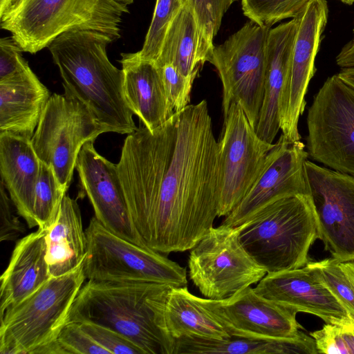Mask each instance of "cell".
<instances>
[{
    "mask_svg": "<svg viewBox=\"0 0 354 354\" xmlns=\"http://www.w3.org/2000/svg\"><path fill=\"white\" fill-rule=\"evenodd\" d=\"M133 223L162 254L192 249L218 214L219 144L203 100L125 138L117 164Z\"/></svg>",
    "mask_w": 354,
    "mask_h": 354,
    "instance_id": "6da1fadb",
    "label": "cell"
},
{
    "mask_svg": "<svg viewBox=\"0 0 354 354\" xmlns=\"http://www.w3.org/2000/svg\"><path fill=\"white\" fill-rule=\"evenodd\" d=\"M171 287L153 281L88 280L80 290L67 323H91L112 329L145 354H174L175 339L165 317Z\"/></svg>",
    "mask_w": 354,
    "mask_h": 354,
    "instance_id": "7a4b0ae2",
    "label": "cell"
},
{
    "mask_svg": "<svg viewBox=\"0 0 354 354\" xmlns=\"http://www.w3.org/2000/svg\"><path fill=\"white\" fill-rule=\"evenodd\" d=\"M107 35L88 30L62 33L48 46L63 80L64 93L84 104L111 132L137 127L124 95V73L109 61Z\"/></svg>",
    "mask_w": 354,
    "mask_h": 354,
    "instance_id": "3957f363",
    "label": "cell"
},
{
    "mask_svg": "<svg viewBox=\"0 0 354 354\" xmlns=\"http://www.w3.org/2000/svg\"><path fill=\"white\" fill-rule=\"evenodd\" d=\"M240 241L267 273L301 268L320 238L310 195H291L266 205L240 225Z\"/></svg>",
    "mask_w": 354,
    "mask_h": 354,
    "instance_id": "277c9868",
    "label": "cell"
},
{
    "mask_svg": "<svg viewBox=\"0 0 354 354\" xmlns=\"http://www.w3.org/2000/svg\"><path fill=\"white\" fill-rule=\"evenodd\" d=\"M127 6L115 0H19L0 15L1 28L12 34L23 52L35 54L59 35L88 30L120 37Z\"/></svg>",
    "mask_w": 354,
    "mask_h": 354,
    "instance_id": "5b68a950",
    "label": "cell"
},
{
    "mask_svg": "<svg viewBox=\"0 0 354 354\" xmlns=\"http://www.w3.org/2000/svg\"><path fill=\"white\" fill-rule=\"evenodd\" d=\"M85 279L83 263L7 308L0 315V353L37 354L56 341Z\"/></svg>",
    "mask_w": 354,
    "mask_h": 354,
    "instance_id": "8992f818",
    "label": "cell"
},
{
    "mask_svg": "<svg viewBox=\"0 0 354 354\" xmlns=\"http://www.w3.org/2000/svg\"><path fill=\"white\" fill-rule=\"evenodd\" d=\"M86 279L100 281H144L187 286L186 269L157 251L123 239L93 217L85 230Z\"/></svg>",
    "mask_w": 354,
    "mask_h": 354,
    "instance_id": "52a82bcc",
    "label": "cell"
},
{
    "mask_svg": "<svg viewBox=\"0 0 354 354\" xmlns=\"http://www.w3.org/2000/svg\"><path fill=\"white\" fill-rule=\"evenodd\" d=\"M270 28L250 20L223 44L214 46L207 61L215 66L222 83L223 115L236 103L255 130L263 100Z\"/></svg>",
    "mask_w": 354,
    "mask_h": 354,
    "instance_id": "ba28073f",
    "label": "cell"
},
{
    "mask_svg": "<svg viewBox=\"0 0 354 354\" xmlns=\"http://www.w3.org/2000/svg\"><path fill=\"white\" fill-rule=\"evenodd\" d=\"M106 132L110 129L79 100L66 93H54L30 141L40 161L53 168L68 190L82 147Z\"/></svg>",
    "mask_w": 354,
    "mask_h": 354,
    "instance_id": "9c48e42d",
    "label": "cell"
},
{
    "mask_svg": "<svg viewBox=\"0 0 354 354\" xmlns=\"http://www.w3.org/2000/svg\"><path fill=\"white\" fill-rule=\"evenodd\" d=\"M240 230V225L222 223L212 227L191 249L189 276L207 299H227L259 282L267 273L243 247Z\"/></svg>",
    "mask_w": 354,
    "mask_h": 354,
    "instance_id": "30bf717a",
    "label": "cell"
},
{
    "mask_svg": "<svg viewBox=\"0 0 354 354\" xmlns=\"http://www.w3.org/2000/svg\"><path fill=\"white\" fill-rule=\"evenodd\" d=\"M306 121L308 156L354 177V88L337 74L328 77L313 97Z\"/></svg>",
    "mask_w": 354,
    "mask_h": 354,
    "instance_id": "8fae6325",
    "label": "cell"
},
{
    "mask_svg": "<svg viewBox=\"0 0 354 354\" xmlns=\"http://www.w3.org/2000/svg\"><path fill=\"white\" fill-rule=\"evenodd\" d=\"M219 144L218 216H225L241 201L259 177L274 143L261 139L242 108L232 103L224 115Z\"/></svg>",
    "mask_w": 354,
    "mask_h": 354,
    "instance_id": "7c38bea8",
    "label": "cell"
},
{
    "mask_svg": "<svg viewBox=\"0 0 354 354\" xmlns=\"http://www.w3.org/2000/svg\"><path fill=\"white\" fill-rule=\"evenodd\" d=\"M305 172L319 239L333 258L354 260V177L308 160Z\"/></svg>",
    "mask_w": 354,
    "mask_h": 354,
    "instance_id": "4fadbf2b",
    "label": "cell"
},
{
    "mask_svg": "<svg viewBox=\"0 0 354 354\" xmlns=\"http://www.w3.org/2000/svg\"><path fill=\"white\" fill-rule=\"evenodd\" d=\"M328 17L326 0H310L297 17L290 68L279 103L280 129L288 140H301L299 120L306 108L310 81L316 72L315 57Z\"/></svg>",
    "mask_w": 354,
    "mask_h": 354,
    "instance_id": "5bb4252c",
    "label": "cell"
},
{
    "mask_svg": "<svg viewBox=\"0 0 354 354\" xmlns=\"http://www.w3.org/2000/svg\"><path fill=\"white\" fill-rule=\"evenodd\" d=\"M305 147L301 140H288L281 133L269 151L259 177L222 224L236 227L274 201L309 195L305 172L308 153Z\"/></svg>",
    "mask_w": 354,
    "mask_h": 354,
    "instance_id": "9a60e30c",
    "label": "cell"
},
{
    "mask_svg": "<svg viewBox=\"0 0 354 354\" xmlns=\"http://www.w3.org/2000/svg\"><path fill=\"white\" fill-rule=\"evenodd\" d=\"M203 303L232 337L288 339L303 328L297 310L265 299L250 286L227 299H203Z\"/></svg>",
    "mask_w": 354,
    "mask_h": 354,
    "instance_id": "2e32d148",
    "label": "cell"
},
{
    "mask_svg": "<svg viewBox=\"0 0 354 354\" xmlns=\"http://www.w3.org/2000/svg\"><path fill=\"white\" fill-rule=\"evenodd\" d=\"M93 142L91 140L83 145L75 169L82 190L87 195L95 218L118 236L147 246L131 219L117 165L102 156Z\"/></svg>",
    "mask_w": 354,
    "mask_h": 354,
    "instance_id": "e0dca14e",
    "label": "cell"
},
{
    "mask_svg": "<svg viewBox=\"0 0 354 354\" xmlns=\"http://www.w3.org/2000/svg\"><path fill=\"white\" fill-rule=\"evenodd\" d=\"M254 290L266 299L316 315L326 324H354V319L308 263L297 269L267 273Z\"/></svg>",
    "mask_w": 354,
    "mask_h": 354,
    "instance_id": "ac0fdd59",
    "label": "cell"
},
{
    "mask_svg": "<svg viewBox=\"0 0 354 354\" xmlns=\"http://www.w3.org/2000/svg\"><path fill=\"white\" fill-rule=\"evenodd\" d=\"M297 28L296 17L270 28L268 35L264 95L256 131L268 143H273L280 129V99L290 68Z\"/></svg>",
    "mask_w": 354,
    "mask_h": 354,
    "instance_id": "d6986e66",
    "label": "cell"
},
{
    "mask_svg": "<svg viewBox=\"0 0 354 354\" xmlns=\"http://www.w3.org/2000/svg\"><path fill=\"white\" fill-rule=\"evenodd\" d=\"M50 96L30 66L0 81V133L31 140Z\"/></svg>",
    "mask_w": 354,
    "mask_h": 354,
    "instance_id": "ffe728a7",
    "label": "cell"
},
{
    "mask_svg": "<svg viewBox=\"0 0 354 354\" xmlns=\"http://www.w3.org/2000/svg\"><path fill=\"white\" fill-rule=\"evenodd\" d=\"M121 57L125 100L133 113L153 131L175 113L169 107L159 70L138 52L122 53Z\"/></svg>",
    "mask_w": 354,
    "mask_h": 354,
    "instance_id": "44dd1931",
    "label": "cell"
},
{
    "mask_svg": "<svg viewBox=\"0 0 354 354\" xmlns=\"http://www.w3.org/2000/svg\"><path fill=\"white\" fill-rule=\"evenodd\" d=\"M47 230L38 229L16 243L8 267L0 279V315L50 278L46 259Z\"/></svg>",
    "mask_w": 354,
    "mask_h": 354,
    "instance_id": "7402d4cb",
    "label": "cell"
},
{
    "mask_svg": "<svg viewBox=\"0 0 354 354\" xmlns=\"http://www.w3.org/2000/svg\"><path fill=\"white\" fill-rule=\"evenodd\" d=\"M40 167L30 140L0 133L1 180L18 214L30 228Z\"/></svg>",
    "mask_w": 354,
    "mask_h": 354,
    "instance_id": "603a6c76",
    "label": "cell"
},
{
    "mask_svg": "<svg viewBox=\"0 0 354 354\" xmlns=\"http://www.w3.org/2000/svg\"><path fill=\"white\" fill-rule=\"evenodd\" d=\"M46 259L50 277L66 274L82 265L87 239L77 201L66 194L57 216L46 235Z\"/></svg>",
    "mask_w": 354,
    "mask_h": 354,
    "instance_id": "cb8c5ba5",
    "label": "cell"
},
{
    "mask_svg": "<svg viewBox=\"0 0 354 354\" xmlns=\"http://www.w3.org/2000/svg\"><path fill=\"white\" fill-rule=\"evenodd\" d=\"M214 46L202 37L194 11L185 0L167 30L154 63L157 66L171 64L194 81Z\"/></svg>",
    "mask_w": 354,
    "mask_h": 354,
    "instance_id": "d4e9b609",
    "label": "cell"
},
{
    "mask_svg": "<svg viewBox=\"0 0 354 354\" xmlns=\"http://www.w3.org/2000/svg\"><path fill=\"white\" fill-rule=\"evenodd\" d=\"M167 330L174 339H225L231 337L223 326L187 286H172L165 310Z\"/></svg>",
    "mask_w": 354,
    "mask_h": 354,
    "instance_id": "484cf974",
    "label": "cell"
},
{
    "mask_svg": "<svg viewBox=\"0 0 354 354\" xmlns=\"http://www.w3.org/2000/svg\"><path fill=\"white\" fill-rule=\"evenodd\" d=\"M317 354L315 339L299 331L292 338L265 339L231 337L225 339H175L174 354Z\"/></svg>",
    "mask_w": 354,
    "mask_h": 354,
    "instance_id": "4316f807",
    "label": "cell"
},
{
    "mask_svg": "<svg viewBox=\"0 0 354 354\" xmlns=\"http://www.w3.org/2000/svg\"><path fill=\"white\" fill-rule=\"evenodd\" d=\"M66 189L59 182L53 168L41 162L36 185L32 222L30 228L48 230L55 222Z\"/></svg>",
    "mask_w": 354,
    "mask_h": 354,
    "instance_id": "83f0119b",
    "label": "cell"
},
{
    "mask_svg": "<svg viewBox=\"0 0 354 354\" xmlns=\"http://www.w3.org/2000/svg\"><path fill=\"white\" fill-rule=\"evenodd\" d=\"M310 0H241L245 17L263 27L296 18Z\"/></svg>",
    "mask_w": 354,
    "mask_h": 354,
    "instance_id": "f1b7e54d",
    "label": "cell"
},
{
    "mask_svg": "<svg viewBox=\"0 0 354 354\" xmlns=\"http://www.w3.org/2000/svg\"><path fill=\"white\" fill-rule=\"evenodd\" d=\"M185 2V0H156L142 48L138 52L140 58L153 62L157 60L167 30Z\"/></svg>",
    "mask_w": 354,
    "mask_h": 354,
    "instance_id": "f546056e",
    "label": "cell"
},
{
    "mask_svg": "<svg viewBox=\"0 0 354 354\" xmlns=\"http://www.w3.org/2000/svg\"><path fill=\"white\" fill-rule=\"evenodd\" d=\"M307 263L316 271L322 282L354 319V286L339 261L332 257Z\"/></svg>",
    "mask_w": 354,
    "mask_h": 354,
    "instance_id": "4dcf8cb0",
    "label": "cell"
},
{
    "mask_svg": "<svg viewBox=\"0 0 354 354\" xmlns=\"http://www.w3.org/2000/svg\"><path fill=\"white\" fill-rule=\"evenodd\" d=\"M238 0H186L192 7L202 37L210 46L220 29L224 14Z\"/></svg>",
    "mask_w": 354,
    "mask_h": 354,
    "instance_id": "1f68e13d",
    "label": "cell"
},
{
    "mask_svg": "<svg viewBox=\"0 0 354 354\" xmlns=\"http://www.w3.org/2000/svg\"><path fill=\"white\" fill-rule=\"evenodd\" d=\"M157 67L171 110L174 113L181 111L190 104V94L194 81L184 76L171 64H165Z\"/></svg>",
    "mask_w": 354,
    "mask_h": 354,
    "instance_id": "d6a6232c",
    "label": "cell"
},
{
    "mask_svg": "<svg viewBox=\"0 0 354 354\" xmlns=\"http://www.w3.org/2000/svg\"><path fill=\"white\" fill-rule=\"evenodd\" d=\"M57 341L64 353L110 354L107 350L97 344L78 322L66 323L61 330Z\"/></svg>",
    "mask_w": 354,
    "mask_h": 354,
    "instance_id": "836d02e7",
    "label": "cell"
},
{
    "mask_svg": "<svg viewBox=\"0 0 354 354\" xmlns=\"http://www.w3.org/2000/svg\"><path fill=\"white\" fill-rule=\"evenodd\" d=\"M80 324L82 329L110 354H145L136 344L112 329L91 323Z\"/></svg>",
    "mask_w": 354,
    "mask_h": 354,
    "instance_id": "e575fe53",
    "label": "cell"
},
{
    "mask_svg": "<svg viewBox=\"0 0 354 354\" xmlns=\"http://www.w3.org/2000/svg\"><path fill=\"white\" fill-rule=\"evenodd\" d=\"M3 183H0V240L1 241H15L26 229L25 225L15 214L13 203L6 191Z\"/></svg>",
    "mask_w": 354,
    "mask_h": 354,
    "instance_id": "d590c367",
    "label": "cell"
},
{
    "mask_svg": "<svg viewBox=\"0 0 354 354\" xmlns=\"http://www.w3.org/2000/svg\"><path fill=\"white\" fill-rule=\"evenodd\" d=\"M318 353L350 354L343 334V325L326 324L322 328L310 333Z\"/></svg>",
    "mask_w": 354,
    "mask_h": 354,
    "instance_id": "8d00e7d4",
    "label": "cell"
},
{
    "mask_svg": "<svg viewBox=\"0 0 354 354\" xmlns=\"http://www.w3.org/2000/svg\"><path fill=\"white\" fill-rule=\"evenodd\" d=\"M22 49L12 37L0 39V81L29 66L22 56Z\"/></svg>",
    "mask_w": 354,
    "mask_h": 354,
    "instance_id": "74e56055",
    "label": "cell"
},
{
    "mask_svg": "<svg viewBox=\"0 0 354 354\" xmlns=\"http://www.w3.org/2000/svg\"><path fill=\"white\" fill-rule=\"evenodd\" d=\"M353 38L344 45L336 57V64L341 68L354 67V28Z\"/></svg>",
    "mask_w": 354,
    "mask_h": 354,
    "instance_id": "f35d334b",
    "label": "cell"
},
{
    "mask_svg": "<svg viewBox=\"0 0 354 354\" xmlns=\"http://www.w3.org/2000/svg\"><path fill=\"white\" fill-rule=\"evenodd\" d=\"M337 75L344 82L354 88V67L342 68Z\"/></svg>",
    "mask_w": 354,
    "mask_h": 354,
    "instance_id": "ab89813d",
    "label": "cell"
},
{
    "mask_svg": "<svg viewBox=\"0 0 354 354\" xmlns=\"http://www.w3.org/2000/svg\"><path fill=\"white\" fill-rule=\"evenodd\" d=\"M339 264L354 286V260L339 261Z\"/></svg>",
    "mask_w": 354,
    "mask_h": 354,
    "instance_id": "60d3db41",
    "label": "cell"
},
{
    "mask_svg": "<svg viewBox=\"0 0 354 354\" xmlns=\"http://www.w3.org/2000/svg\"><path fill=\"white\" fill-rule=\"evenodd\" d=\"M10 0H0V15L9 7Z\"/></svg>",
    "mask_w": 354,
    "mask_h": 354,
    "instance_id": "b9f144b4",
    "label": "cell"
},
{
    "mask_svg": "<svg viewBox=\"0 0 354 354\" xmlns=\"http://www.w3.org/2000/svg\"><path fill=\"white\" fill-rule=\"evenodd\" d=\"M118 3H122L124 5L128 6L133 3L135 0H115Z\"/></svg>",
    "mask_w": 354,
    "mask_h": 354,
    "instance_id": "7bdbcfd3",
    "label": "cell"
},
{
    "mask_svg": "<svg viewBox=\"0 0 354 354\" xmlns=\"http://www.w3.org/2000/svg\"><path fill=\"white\" fill-rule=\"evenodd\" d=\"M342 3L347 4V5H352L354 3V0H339Z\"/></svg>",
    "mask_w": 354,
    "mask_h": 354,
    "instance_id": "ee69618b",
    "label": "cell"
},
{
    "mask_svg": "<svg viewBox=\"0 0 354 354\" xmlns=\"http://www.w3.org/2000/svg\"><path fill=\"white\" fill-rule=\"evenodd\" d=\"M19 0H10V5H9V7L11 6L12 5H13L14 3H15L17 1H18ZM8 7V8H9ZM7 8V9H8Z\"/></svg>",
    "mask_w": 354,
    "mask_h": 354,
    "instance_id": "f6af8a7d",
    "label": "cell"
}]
</instances>
